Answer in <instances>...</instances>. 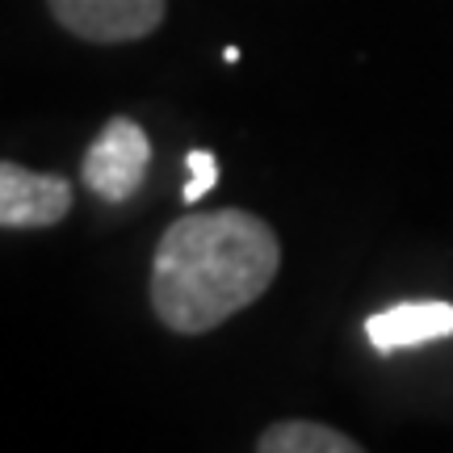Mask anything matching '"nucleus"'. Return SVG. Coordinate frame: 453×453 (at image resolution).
<instances>
[{
    "label": "nucleus",
    "mask_w": 453,
    "mask_h": 453,
    "mask_svg": "<svg viewBox=\"0 0 453 453\" xmlns=\"http://www.w3.org/2000/svg\"><path fill=\"white\" fill-rule=\"evenodd\" d=\"M47 9L72 38L122 47L160 30L168 0H47Z\"/></svg>",
    "instance_id": "7ed1b4c3"
},
{
    "label": "nucleus",
    "mask_w": 453,
    "mask_h": 453,
    "mask_svg": "<svg viewBox=\"0 0 453 453\" xmlns=\"http://www.w3.org/2000/svg\"><path fill=\"white\" fill-rule=\"evenodd\" d=\"M257 453H370L361 441L319 420H273L257 437Z\"/></svg>",
    "instance_id": "423d86ee"
},
{
    "label": "nucleus",
    "mask_w": 453,
    "mask_h": 453,
    "mask_svg": "<svg viewBox=\"0 0 453 453\" xmlns=\"http://www.w3.org/2000/svg\"><path fill=\"white\" fill-rule=\"evenodd\" d=\"M281 273V240L252 211L185 214L156 243L151 311L177 336H206L260 303Z\"/></svg>",
    "instance_id": "f257e3e1"
},
{
    "label": "nucleus",
    "mask_w": 453,
    "mask_h": 453,
    "mask_svg": "<svg viewBox=\"0 0 453 453\" xmlns=\"http://www.w3.org/2000/svg\"><path fill=\"white\" fill-rule=\"evenodd\" d=\"M185 168H189V180H185L180 197H185V206H197L219 185V160H214V151H206V147H194L185 156Z\"/></svg>",
    "instance_id": "0eeeda50"
},
{
    "label": "nucleus",
    "mask_w": 453,
    "mask_h": 453,
    "mask_svg": "<svg viewBox=\"0 0 453 453\" xmlns=\"http://www.w3.org/2000/svg\"><path fill=\"white\" fill-rule=\"evenodd\" d=\"M147 168H151V139L134 118H110L101 134L88 143L81 164V180L88 185V194L122 206L143 189Z\"/></svg>",
    "instance_id": "f03ea898"
},
{
    "label": "nucleus",
    "mask_w": 453,
    "mask_h": 453,
    "mask_svg": "<svg viewBox=\"0 0 453 453\" xmlns=\"http://www.w3.org/2000/svg\"><path fill=\"white\" fill-rule=\"evenodd\" d=\"M365 336L378 353H399L416 344L453 336V307L449 303H399L365 319Z\"/></svg>",
    "instance_id": "39448f33"
},
{
    "label": "nucleus",
    "mask_w": 453,
    "mask_h": 453,
    "mask_svg": "<svg viewBox=\"0 0 453 453\" xmlns=\"http://www.w3.org/2000/svg\"><path fill=\"white\" fill-rule=\"evenodd\" d=\"M72 211V185L55 173H34L26 164L0 160V226L42 231L59 226Z\"/></svg>",
    "instance_id": "20e7f679"
}]
</instances>
